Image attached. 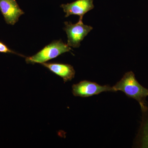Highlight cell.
I'll return each mask as SVG.
<instances>
[{
	"label": "cell",
	"mask_w": 148,
	"mask_h": 148,
	"mask_svg": "<svg viewBox=\"0 0 148 148\" xmlns=\"http://www.w3.org/2000/svg\"><path fill=\"white\" fill-rule=\"evenodd\" d=\"M114 92L121 91L130 98L136 100L140 104L142 112L148 108L146 98L148 96V89L138 82L132 71L127 72L121 79L112 86Z\"/></svg>",
	"instance_id": "6da1fadb"
},
{
	"label": "cell",
	"mask_w": 148,
	"mask_h": 148,
	"mask_svg": "<svg viewBox=\"0 0 148 148\" xmlns=\"http://www.w3.org/2000/svg\"><path fill=\"white\" fill-rule=\"evenodd\" d=\"M71 50V47L61 40H54L34 55L27 57L26 61L27 64H42Z\"/></svg>",
	"instance_id": "7a4b0ae2"
},
{
	"label": "cell",
	"mask_w": 148,
	"mask_h": 148,
	"mask_svg": "<svg viewBox=\"0 0 148 148\" xmlns=\"http://www.w3.org/2000/svg\"><path fill=\"white\" fill-rule=\"evenodd\" d=\"M65 24L64 29L68 36L67 45L74 48L79 47L81 42L93 29L91 26L85 25L82 20L79 19L76 24L65 22Z\"/></svg>",
	"instance_id": "3957f363"
},
{
	"label": "cell",
	"mask_w": 148,
	"mask_h": 148,
	"mask_svg": "<svg viewBox=\"0 0 148 148\" xmlns=\"http://www.w3.org/2000/svg\"><path fill=\"white\" fill-rule=\"evenodd\" d=\"M108 91L114 92L112 87L109 85H100L87 80L82 81L72 86V92L76 97L87 98Z\"/></svg>",
	"instance_id": "277c9868"
},
{
	"label": "cell",
	"mask_w": 148,
	"mask_h": 148,
	"mask_svg": "<svg viewBox=\"0 0 148 148\" xmlns=\"http://www.w3.org/2000/svg\"><path fill=\"white\" fill-rule=\"evenodd\" d=\"M0 11L7 24L12 25L24 14L16 0H0Z\"/></svg>",
	"instance_id": "5b68a950"
},
{
	"label": "cell",
	"mask_w": 148,
	"mask_h": 148,
	"mask_svg": "<svg viewBox=\"0 0 148 148\" xmlns=\"http://www.w3.org/2000/svg\"><path fill=\"white\" fill-rule=\"evenodd\" d=\"M93 1V0H77L70 3L62 4L61 7L66 14L65 17L71 15H78L79 16V20H82L84 15L94 8Z\"/></svg>",
	"instance_id": "8992f818"
},
{
	"label": "cell",
	"mask_w": 148,
	"mask_h": 148,
	"mask_svg": "<svg viewBox=\"0 0 148 148\" xmlns=\"http://www.w3.org/2000/svg\"><path fill=\"white\" fill-rule=\"evenodd\" d=\"M42 64L53 73L62 78L64 82L70 81L75 77V70L69 64L46 62Z\"/></svg>",
	"instance_id": "52a82bcc"
},
{
	"label": "cell",
	"mask_w": 148,
	"mask_h": 148,
	"mask_svg": "<svg viewBox=\"0 0 148 148\" xmlns=\"http://www.w3.org/2000/svg\"><path fill=\"white\" fill-rule=\"evenodd\" d=\"M143 112V121L138 136V144L140 147L148 148V108Z\"/></svg>",
	"instance_id": "ba28073f"
},
{
	"label": "cell",
	"mask_w": 148,
	"mask_h": 148,
	"mask_svg": "<svg viewBox=\"0 0 148 148\" xmlns=\"http://www.w3.org/2000/svg\"><path fill=\"white\" fill-rule=\"evenodd\" d=\"M0 52L5 53H12L20 55V54H18L16 52H14L13 51L11 50L5 44L1 41H0Z\"/></svg>",
	"instance_id": "9c48e42d"
}]
</instances>
